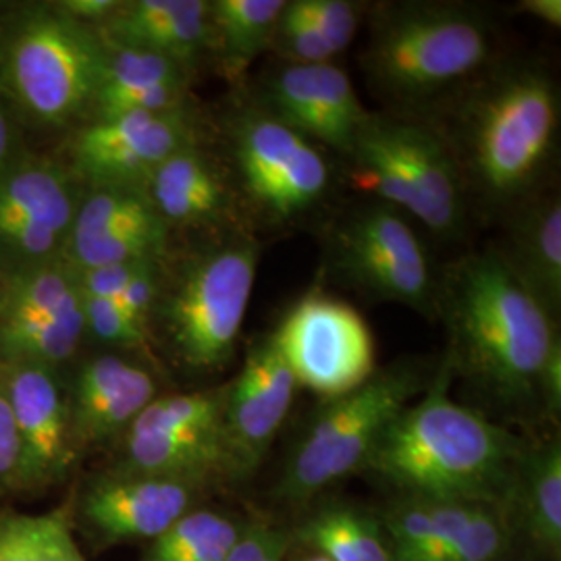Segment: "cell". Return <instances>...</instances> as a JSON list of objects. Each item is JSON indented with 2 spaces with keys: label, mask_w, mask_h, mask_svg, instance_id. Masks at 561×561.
Masks as SVG:
<instances>
[{
  "label": "cell",
  "mask_w": 561,
  "mask_h": 561,
  "mask_svg": "<svg viewBox=\"0 0 561 561\" xmlns=\"http://www.w3.org/2000/svg\"><path fill=\"white\" fill-rule=\"evenodd\" d=\"M435 317L447 333L451 377L512 421H547L545 379L561 362L558 321L505 266L497 250L449 264L437 279Z\"/></svg>",
  "instance_id": "6da1fadb"
},
{
  "label": "cell",
  "mask_w": 561,
  "mask_h": 561,
  "mask_svg": "<svg viewBox=\"0 0 561 561\" xmlns=\"http://www.w3.org/2000/svg\"><path fill=\"white\" fill-rule=\"evenodd\" d=\"M442 362L424 389L385 431L362 474L393 486L398 497L505 507L528 439L451 400Z\"/></svg>",
  "instance_id": "7a4b0ae2"
},
{
  "label": "cell",
  "mask_w": 561,
  "mask_h": 561,
  "mask_svg": "<svg viewBox=\"0 0 561 561\" xmlns=\"http://www.w3.org/2000/svg\"><path fill=\"white\" fill-rule=\"evenodd\" d=\"M560 88L537 62L491 71L461 96L454 136H443L466 190L489 206L512 208L537 194L560 141ZM443 134V131H442Z\"/></svg>",
  "instance_id": "3957f363"
},
{
  "label": "cell",
  "mask_w": 561,
  "mask_h": 561,
  "mask_svg": "<svg viewBox=\"0 0 561 561\" xmlns=\"http://www.w3.org/2000/svg\"><path fill=\"white\" fill-rule=\"evenodd\" d=\"M104 50L59 0L0 2V96L25 134H73L88 121Z\"/></svg>",
  "instance_id": "277c9868"
},
{
  "label": "cell",
  "mask_w": 561,
  "mask_h": 561,
  "mask_svg": "<svg viewBox=\"0 0 561 561\" xmlns=\"http://www.w3.org/2000/svg\"><path fill=\"white\" fill-rule=\"evenodd\" d=\"M259 262L261 243L241 227L204 238L173 261L167 254L148 324L154 350L187 373L227 368L238 350Z\"/></svg>",
  "instance_id": "5b68a950"
},
{
  "label": "cell",
  "mask_w": 561,
  "mask_h": 561,
  "mask_svg": "<svg viewBox=\"0 0 561 561\" xmlns=\"http://www.w3.org/2000/svg\"><path fill=\"white\" fill-rule=\"evenodd\" d=\"M495 50L486 13L466 2H387L368 25L360 65L385 102L421 106L468 85Z\"/></svg>",
  "instance_id": "8992f818"
},
{
  "label": "cell",
  "mask_w": 561,
  "mask_h": 561,
  "mask_svg": "<svg viewBox=\"0 0 561 561\" xmlns=\"http://www.w3.org/2000/svg\"><path fill=\"white\" fill-rule=\"evenodd\" d=\"M433 375L424 362L405 358L377 368L358 389L324 401L285 463L275 495L310 505L337 482L362 474L385 431Z\"/></svg>",
  "instance_id": "52a82bcc"
},
{
  "label": "cell",
  "mask_w": 561,
  "mask_h": 561,
  "mask_svg": "<svg viewBox=\"0 0 561 561\" xmlns=\"http://www.w3.org/2000/svg\"><path fill=\"white\" fill-rule=\"evenodd\" d=\"M354 180L439 238L466 225V183L442 129L393 115H368L347 157Z\"/></svg>",
  "instance_id": "ba28073f"
},
{
  "label": "cell",
  "mask_w": 561,
  "mask_h": 561,
  "mask_svg": "<svg viewBox=\"0 0 561 561\" xmlns=\"http://www.w3.org/2000/svg\"><path fill=\"white\" fill-rule=\"evenodd\" d=\"M227 167L240 204L271 227L308 217L331 187L321 146L304 138L259 102L227 121Z\"/></svg>",
  "instance_id": "9c48e42d"
},
{
  "label": "cell",
  "mask_w": 561,
  "mask_h": 561,
  "mask_svg": "<svg viewBox=\"0 0 561 561\" xmlns=\"http://www.w3.org/2000/svg\"><path fill=\"white\" fill-rule=\"evenodd\" d=\"M225 385L161 393L150 401L113 447V468L208 489L236 481L222 426Z\"/></svg>",
  "instance_id": "30bf717a"
},
{
  "label": "cell",
  "mask_w": 561,
  "mask_h": 561,
  "mask_svg": "<svg viewBox=\"0 0 561 561\" xmlns=\"http://www.w3.org/2000/svg\"><path fill=\"white\" fill-rule=\"evenodd\" d=\"M335 277L364 298L435 317L437 275L426 248L398 208L373 202L343 217L329 240Z\"/></svg>",
  "instance_id": "8fae6325"
},
{
  "label": "cell",
  "mask_w": 561,
  "mask_h": 561,
  "mask_svg": "<svg viewBox=\"0 0 561 561\" xmlns=\"http://www.w3.org/2000/svg\"><path fill=\"white\" fill-rule=\"evenodd\" d=\"M210 491L201 482L106 466L81 477L67 502V512L76 537L94 551H104L154 541L183 514L204 505Z\"/></svg>",
  "instance_id": "7c38bea8"
},
{
  "label": "cell",
  "mask_w": 561,
  "mask_h": 561,
  "mask_svg": "<svg viewBox=\"0 0 561 561\" xmlns=\"http://www.w3.org/2000/svg\"><path fill=\"white\" fill-rule=\"evenodd\" d=\"M298 387L324 401L358 389L375 370V340L360 312L322 289L301 296L275 327Z\"/></svg>",
  "instance_id": "4fadbf2b"
},
{
  "label": "cell",
  "mask_w": 561,
  "mask_h": 561,
  "mask_svg": "<svg viewBox=\"0 0 561 561\" xmlns=\"http://www.w3.org/2000/svg\"><path fill=\"white\" fill-rule=\"evenodd\" d=\"M83 185L67 162L25 154L0 175V277L65 259Z\"/></svg>",
  "instance_id": "5bb4252c"
},
{
  "label": "cell",
  "mask_w": 561,
  "mask_h": 561,
  "mask_svg": "<svg viewBox=\"0 0 561 561\" xmlns=\"http://www.w3.org/2000/svg\"><path fill=\"white\" fill-rule=\"evenodd\" d=\"M202 141L201 119L190 106L134 113L85 121L71 134L65 162L83 187H144L162 162Z\"/></svg>",
  "instance_id": "9a60e30c"
},
{
  "label": "cell",
  "mask_w": 561,
  "mask_h": 561,
  "mask_svg": "<svg viewBox=\"0 0 561 561\" xmlns=\"http://www.w3.org/2000/svg\"><path fill=\"white\" fill-rule=\"evenodd\" d=\"M381 520L393 561H512L516 551L497 505L398 497Z\"/></svg>",
  "instance_id": "2e32d148"
},
{
  "label": "cell",
  "mask_w": 561,
  "mask_h": 561,
  "mask_svg": "<svg viewBox=\"0 0 561 561\" xmlns=\"http://www.w3.org/2000/svg\"><path fill=\"white\" fill-rule=\"evenodd\" d=\"M0 389L9 401L21 454L20 497H42L69 481L81 456L73 442L62 373L0 362Z\"/></svg>",
  "instance_id": "e0dca14e"
},
{
  "label": "cell",
  "mask_w": 561,
  "mask_h": 561,
  "mask_svg": "<svg viewBox=\"0 0 561 561\" xmlns=\"http://www.w3.org/2000/svg\"><path fill=\"white\" fill-rule=\"evenodd\" d=\"M62 379L81 460L92 451L113 449L144 408L162 393L157 368L108 350L81 354Z\"/></svg>",
  "instance_id": "ac0fdd59"
},
{
  "label": "cell",
  "mask_w": 561,
  "mask_h": 561,
  "mask_svg": "<svg viewBox=\"0 0 561 561\" xmlns=\"http://www.w3.org/2000/svg\"><path fill=\"white\" fill-rule=\"evenodd\" d=\"M298 381L275 329L248 345L236 379L225 382L222 426L236 481L259 470L289 416Z\"/></svg>",
  "instance_id": "d6986e66"
},
{
  "label": "cell",
  "mask_w": 561,
  "mask_h": 561,
  "mask_svg": "<svg viewBox=\"0 0 561 561\" xmlns=\"http://www.w3.org/2000/svg\"><path fill=\"white\" fill-rule=\"evenodd\" d=\"M171 240L144 187H83L65 261L76 271L162 261Z\"/></svg>",
  "instance_id": "ffe728a7"
},
{
  "label": "cell",
  "mask_w": 561,
  "mask_h": 561,
  "mask_svg": "<svg viewBox=\"0 0 561 561\" xmlns=\"http://www.w3.org/2000/svg\"><path fill=\"white\" fill-rule=\"evenodd\" d=\"M259 104L317 146L350 157L368 111L335 62L287 65L266 80Z\"/></svg>",
  "instance_id": "44dd1931"
},
{
  "label": "cell",
  "mask_w": 561,
  "mask_h": 561,
  "mask_svg": "<svg viewBox=\"0 0 561 561\" xmlns=\"http://www.w3.org/2000/svg\"><path fill=\"white\" fill-rule=\"evenodd\" d=\"M144 192L171 238L173 233L210 238L240 227V198L229 167L204 148V141L187 146L162 162L146 181Z\"/></svg>",
  "instance_id": "7402d4cb"
},
{
  "label": "cell",
  "mask_w": 561,
  "mask_h": 561,
  "mask_svg": "<svg viewBox=\"0 0 561 561\" xmlns=\"http://www.w3.org/2000/svg\"><path fill=\"white\" fill-rule=\"evenodd\" d=\"M99 34L108 44L159 55L196 73L213 57L210 0H119Z\"/></svg>",
  "instance_id": "603a6c76"
},
{
  "label": "cell",
  "mask_w": 561,
  "mask_h": 561,
  "mask_svg": "<svg viewBox=\"0 0 561 561\" xmlns=\"http://www.w3.org/2000/svg\"><path fill=\"white\" fill-rule=\"evenodd\" d=\"M104 48L101 81L88 121L134 113H169L190 106L194 73L185 67L108 42H104Z\"/></svg>",
  "instance_id": "cb8c5ba5"
},
{
  "label": "cell",
  "mask_w": 561,
  "mask_h": 561,
  "mask_svg": "<svg viewBox=\"0 0 561 561\" xmlns=\"http://www.w3.org/2000/svg\"><path fill=\"white\" fill-rule=\"evenodd\" d=\"M510 273L560 322L561 201L545 192L512 206L505 241L497 250Z\"/></svg>",
  "instance_id": "d4e9b609"
},
{
  "label": "cell",
  "mask_w": 561,
  "mask_h": 561,
  "mask_svg": "<svg viewBox=\"0 0 561 561\" xmlns=\"http://www.w3.org/2000/svg\"><path fill=\"white\" fill-rule=\"evenodd\" d=\"M503 512L516 547L522 542L541 560H561L560 435L528 442Z\"/></svg>",
  "instance_id": "484cf974"
},
{
  "label": "cell",
  "mask_w": 561,
  "mask_h": 561,
  "mask_svg": "<svg viewBox=\"0 0 561 561\" xmlns=\"http://www.w3.org/2000/svg\"><path fill=\"white\" fill-rule=\"evenodd\" d=\"M312 503L314 510L291 526L294 542L329 561H393L381 514L343 500Z\"/></svg>",
  "instance_id": "4316f807"
},
{
  "label": "cell",
  "mask_w": 561,
  "mask_h": 561,
  "mask_svg": "<svg viewBox=\"0 0 561 561\" xmlns=\"http://www.w3.org/2000/svg\"><path fill=\"white\" fill-rule=\"evenodd\" d=\"M287 0H210L213 57L229 78H241L268 50Z\"/></svg>",
  "instance_id": "83f0119b"
},
{
  "label": "cell",
  "mask_w": 561,
  "mask_h": 561,
  "mask_svg": "<svg viewBox=\"0 0 561 561\" xmlns=\"http://www.w3.org/2000/svg\"><path fill=\"white\" fill-rule=\"evenodd\" d=\"M248 520L198 505L148 542L140 561H225Z\"/></svg>",
  "instance_id": "f1b7e54d"
},
{
  "label": "cell",
  "mask_w": 561,
  "mask_h": 561,
  "mask_svg": "<svg viewBox=\"0 0 561 561\" xmlns=\"http://www.w3.org/2000/svg\"><path fill=\"white\" fill-rule=\"evenodd\" d=\"M0 561H88L67 503L44 514L0 512Z\"/></svg>",
  "instance_id": "f546056e"
},
{
  "label": "cell",
  "mask_w": 561,
  "mask_h": 561,
  "mask_svg": "<svg viewBox=\"0 0 561 561\" xmlns=\"http://www.w3.org/2000/svg\"><path fill=\"white\" fill-rule=\"evenodd\" d=\"M83 317L88 341L99 343L102 350L146 362L161 373L150 331L134 321L117 301L83 298Z\"/></svg>",
  "instance_id": "4dcf8cb0"
},
{
  "label": "cell",
  "mask_w": 561,
  "mask_h": 561,
  "mask_svg": "<svg viewBox=\"0 0 561 561\" xmlns=\"http://www.w3.org/2000/svg\"><path fill=\"white\" fill-rule=\"evenodd\" d=\"M268 48H273L287 65H321L335 59L317 27L304 18L296 0L285 2Z\"/></svg>",
  "instance_id": "1f68e13d"
},
{
  "label": "cell",
  "mask_w": 561,
  "mask_h": 561,
  "mask_svg": "<svg viewBox=\"0 0 561 561\" xmlns=\"http://www.w3.org/2000/svg\"><path fill=\"white\" fill-rule=\"evenodd\" d=\"M296 4L335 57L350 48L366 13V4L352 0H296Z\"/></svg>",
  "instance_id": "d6a6232c"
},
{
  "label": "cell",
  "mask_w": 561,
  "mask_h": 561,
  "mask_svg": "<svg viewBox=\"0 0 561 561\" xmlns=\"http://www.w3.org/2000/svg\"><path fill=\"white\" fill-rule=\"evenodd\" d=\"M291 542V528L271 520L250 518L225 561H264L271 553Z\"/></svg>",
  "instance_id": "836d02e7"
},
{
  "label": "cell",
  "mask_w": 561,
  "mask_h": 561,
  "mask_svg": "<svg viewBox=\"0 0 561 561\" xmlns=\"http://www.w3.org/2000/svg\"><path fill=\"white\" fill-rule=\"evenodd\" d=\"M21 454L9 401L0 389V502L20 497Z\"/></svg>",
  "instance_id": "e575fe53"
},
{
  "label": "cell",
  "mask_w": 561,
  "mask_h": 561,
  "mask_svg": "<svg viewBox=\"0 0 561 561\" xmlns=\"http://www.w3.org/2000/svg\"><path fill=\"white\" fill-rule=\"evenodd\" d=\"M152 261L127 262V264H111L88 271H76L83 298L99 300H115L127 283L134 279L144 264Z\"/></svg>",
  "instance_id": "d590c367"
},
{
  "label": "cell",
  "mask_w": 561,
  "mask_h": 561,
  "mask_svg": "<svg viewBox=\"0 0 561 561\" xmlns=\"http://www.w3.org/2000/svg\"><path fill=\"white\" fill-rule=\"evenodd\" d=\"M59 4L73 20L99 30L115 13L119 0H59Z\"/></svg>",
  "instance_id": "8d00e7d4"
},
{
  "label": "cell",
  "mask_w": 561,
  "mask_h": 561,
  "mask_svg": "<svg viewBox=\"0 0 561 561\" xmlns=\"http://www.w3.org/2000/svg\"><path fill=\"white\" fill-rule=\"evenodd\" d=\"M516 11L522 15L535 18L551 27L561 25V0H520Z\"/></svg>",
  "instance_id": "74e56055"
},
{
  "label": "cell",
  "mask_w": 561,
  "mask_h": 561,
  "mask_svg": "<svg viewBox=\"0 0 561 561\" xmlns=\"http://www.w3.org/2000/svg\"><path fill=\"white\" fill-rule=\"evenodd\" d=\"M285 561H329L322 553L314 551V549H308V547H301L298 542H291V549L287 553V560Z\"/></svg>",
  "instance_id": "f35d334b"
},
{
  "label": "cell",
  "mask_w": 561,
  "mask_h": 561,
  "mask_svg": "<svg viewBox=\"0 0 561 561\" xmlns=\"http://www.w3.org/2000/svg\"><path fill=\"white\" fill-rule=\"evenodd\" d=\"M289 549H291V545H285V547H280L277 549L275 553H271L268 558L264 561H285L287 560V553H289Z\"/></svg>",
  "instance_id": "ab89813d"
}]
</instances>
